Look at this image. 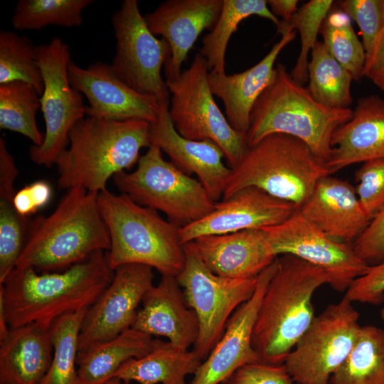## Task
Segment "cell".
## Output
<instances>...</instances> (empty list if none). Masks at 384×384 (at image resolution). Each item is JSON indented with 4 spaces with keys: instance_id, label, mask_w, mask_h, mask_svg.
I'll return each instance as SVG.
<instances>
[{
    "instance_id": "6da1fadb",
    "label": "cell",
    "mask_w": 384,
    "mask_h": 384,
    "mask_svg": "<svg viewBox=\"0 0 384 384\" xmlns=\"http://www.w3.org/2000/svg\"><path fill=\"white\" fill-rule=\"evenodd\" d=\"M104 251L62 272L15 267L0 284L10 329L36 324L50 328L60 316L88 309L111 283Z\"/></svg>"
},
{
    "instance_id": "7a4b0ae2",
    "label": "cell",
    "mask_w": 384,
    "mask_h": 384,
    "mask_svg": "<svg viewBox=\"0 0 384 384\" xmlns=\"http://www.w3.org/2000/svg\"><path fill=\"white\" fill-rule=\"evenodd\" d=\"M150 123L139 119L110 120L86 116L69 134V144L55 164L60 188L99 193L111 177L137 164L139 151L149 147Z\"/></svg>"
},
{
    "instance_id": "3957f363",
    "label": "cell",
    "mask_w": 384,
    "mask_h": 384,
    "mask_svg": "<svg viewBox=\"0 0 384 384\" xmlns=\"http://www.w3.org/2000/svg\"><path fill=\"white\" fill-rule=\"evenodd\" d=\"M97 196L80 188L68 189L51 214L31 220L27 240L15 267L43 272L65 270L96 252L107 251L110 235Z\"/></svg>"
},
{
    "instance_id": "277c9868",
    "label": "cell",
    "mask_w": 384,
    "mask_h": 384,
    "mask_svg": "<svg viewBox=\"0 0 384 384\" xmlns=\"http://www.w3.org/2000/svg\"><path fill=\"white\" fill-rule=\"evenodd\" d=\"M326 284L328 277L318 267L291 255L278 257L252 334V346L261 361L284 363L314 319L312 297Z\"/></svg>"
},
{
    "instance_id": "5b68a950",
    "label": "cell",
    "mask_w": 384,
    "mask_h": 384,
    "mask_svg": "<svg viewBox=\"0 0 384 384\" xmlns=\"http://www.w3.org/2000/svg\"><path fill=\"white\" fill-rule=\"evenodd\" d=\"M352 115L351 108L335 109L319 103L279 63L273 80L252 109L247 147L270 134H287L306 144L326 164L331 154L334 134Z\"/></svg>"
},
{
    "instance_id": "8992f818",
    "label": "cell",
    "mask_w": 384,
    "mask_h": 384,
    "mask_svg": "<svg viewBox=\"0 0 384 384\" xmlns=\"http://www.w3.org/2000/svg\"><path fill=\"white\" fill-rule=\"evenodd\" d=\"M97 201L110 240L105 257L113 271L137 264L156 269L161 275L178 274L185 262L180 227L123 193L106 189L98 193Z\"/></svg>"
},
{
    "instance_id": "52a82bcc",
    "label": "cell",
    "mask_w": 384,
    "mask_h": 384,
    "mask_svg": "<svg viewBox=\"0 0 384 384\" xmlns=\"http://www.w3.org/2000/svg\"><path fill=\"white\" fill-rule=\"evenodd\" d=\"M328 175L326 164L303 142L287 134H272L247 147L232 168L222 199L255 186L299 208Z\"/></svg>"
},
{
    "instance_id": "ba28073f",
    "label": "cell",
    "mask_w": 384,
    "mask_h": 384,
    "mask_svg": "<svg viewBox=\"0 0 384 384\" xmlns=\"http://www.w3.org/2000/svg\"><path fill=\"white\" fill-rule=\"evenodd\" d=\"M113 181L121 193L164 213L180 228L201 220L215 206L198 179L164 159L161 149L153 145L140 156L134 171L117 174Z\"/></svg>"
},
{
    "instance_id": "9c48e42d",
    "label": "cell",
    "mask_w": 384,
    "mask_h": 384,
    "mask_svg": "<svg viewBox=\"0 0 384 384\" xmlns=\"http://www.w3.org/2000/svg\"><path fill=\"white\" fill-rule=\"evenodd\" d=\"M206 59L198 52L189 68L166 84L171 95L169 113L182 137L210 140L223 151L230 168L235 166L247 149L246 134L234 129L219 109L210 90Z\"/></svg>"
},
{
    "instance_id": "30bf717a",
    "label": "cell",
    "mask_w": 384,
    "mask_h": 384,
    "mask_svg": "<svg viewBox=\"0 0 384 384\" xmlns=\"http://www.w3.org/2000/svg\"><path fill=\"white\" fill-rule=\"evenodd\" d=\"M184 266L176 277L199 324L193 350L206 359L224 333L235 311L253 294L258 276L230 278L213 273L187 245Z\"/></svg>"
},
{
    "instance_id": "8fae6325",
    "label": "cell",
    "mask_w": 384,
    "mask_h": 384,
    "mask_svg": "<svg viewBox=\"0 0 384 384\" xmlns=\"http://www.w3.org/2000/svg\"><path fill=\"white\" fill-rule=\"evenodd\" d=\"M359 317L344 297L315 316L283 363L295 384L330 383L353 346Z\"/></svg>"
},
{
    "instance_id": "7c38bea8",
    "label": "cell",
    "mask_w": 384,
    "mask_h": 384,
    "mask_svg": "<svg viewBox=\"0 0 384 384\" xmlns=\"http://www.w3.org/2000/svg\"><path fill=\"white\" fill-rule=\"evenodd\" d=\"M37 52L44 82L41 107L46 132L40 146H31L29 156L36 164L50 168L68 147L70 132L86 115V106L82 94L70 82L68 43L53 37L48 43L38 46Z\"/></svg>"
},
{
    "instance_id": "4fadbf2b",
    "label": "cell",
    "mask_w": 384,
    "mask_h": 384,
    "mask_svg": "<svg viewBox=\"0 0 384 384\" xmlns=\"http://www.w3.org/2000/svg\"><path fill=\"white\" fill-rule=\"evenodd\" d=\"M112 23L116 38L112 71L134 90L169 103L170 93L161 74L171 55L167 41L150 31L137 0H124Z\"/></svg>"
},
{
    "instance_id": "5bb4252c",
    "label": "cell",
    "mask_w": 384,
    "mask_h": 384,
    "mask_svg": "<svg viewBox=\"0 0 384 384\" xmlns=\"http://www.w3.org/2000/svg\"><path fill=\"white\" fill-rule=\"evenodd\" d=\"M262 230L276 256L291 255L318 267L337 292L346 291L369 266L353 245L326 235L299 209L284 222Z\"/></svg>"
},
{
    "instance_id": "9a60e30c",
    "label": "cell",
    "mask_w": 384,
    "mask_h": 384,
    "mask_svg": "<svg viewBox=\"0 0 384 384\" xmlns=\"http://www.w3.org/2000/svg\"><path fill=\"white\" fill-rule=\"evenodd\" d=\"M154 278L153 269L143 265H124L114 270L111 283L85 313L78 354L132 328L137 307L154 286Z\"/></svg>"
},
{
    "instance_id": "2e32d148",
    "label": "cell",
    "mask_w": 384,
    "mask_h": 384,
    "mask_svg": "<svg viewBox=\"0 0 384 384\" xmlns=\"http://www.w3.org/2000/svg\"><path fill=\"white\" fill-rule=\"evenodd\" d=\"M299 208L250 186L215 203L214 210L201 220L180 228L183 245L206 235H224L246 230H261L279 225Z\"/></svg>"
},
{
    "instance_id": "e0dca14e",
    "label": "cell",
    "mask_w": 384,
    "mask_h": 384,
    "mask_svg": "<svg viewBox=\"0 0 384 384\" xmlns=\"http://www.w3.org/2000/svg\"><path fill=\"white\" fill-rule=\"evenodd\" d=\"M68 75L71 85L89 102L86 116L117 121L139 119L150 124L159 116V100L129 87L107 63L97 61L85 68L71 61Z\"/></svg>"
},
{
    "instance_id": "ac0fdd59",
    "label": "cell",
    "mask_w": 384,
    "mask_h": 384,
    "mask_svg": "<svg viewBox=\"0 0 384 384\" xmlns=\"http://www.w3.org/2000/svg\"><path fill=\"white\" fill-rule=\"evenodd\" d=\"M277 265L278 257L258 275L252 296L228 319L223 334L189 384H222L243 366L261 361L252 346L253 329L262 297Z\"/></svg>"
},
{
    "instance_id": "d6986e66",
    "label": "cell",
    "mask_w": 384,
    "mask_h": 384,
    "mask_svg": "<svg viewBox=\"0 0 384 384\" xmlns=\"http://www.w3.org/2000/svg\"><path fill=\"white\" fill-rule=\"evenodd\" d=\"M169 103H161L157 120L150 124L151 145L159 147L184 174H195L212 200L223 198L232 169L223 162L221 149L210 140L195 141L180 135L169 113Z\"/></svg>"
},
{
    "instance_id": "ffe728a7",
    "label": "cell",
    "mask_w": 384,
    "mask_h": 384,
    "mask_svg": "<svg viewBox=\"0 0 384 384\" xmlns=\"http://www.w3.org/2000/svg\"><path fill=\"white\" fill-rule=\"evenodd\" d=\"M223 0H169L144 16L150 31L169 44L164 64L166 79L177 78L188 53L204 29L211 31L220 14Z\"/></svg>"
},
{
    "instance_id": "44dd1931",
    "label": "cell",
    "mask_w": 384,
    "mask_h": 384,
    "mask_svg": "<svg viewBox=\"0 0 384 384\" xmlns=\"http://www.w3.org/2000/svg\"><path fill=\"white\" fill-rule=\"evenodd\" d=\"M132 328L151 336H162L171 343L189 349L198 335L195 311L188 305L176 277L162 275L145 294Z\"/></svg>"
},
{
    "instance_id": "7402d4cb",
    "label": "cell",
    "mask_w": 384,
    "mask_h": 384,
    "mask_svg": "<svg viewBox=\"0 0 384 384\" xmlns=\"http://www.w3.org/2000/svg\"><path fill=\"white\" fill-rule=\"evenodd\" d=\"M186 245L213 273L230 278L257 277L277 257L262 229L202 236Z\"/></svg>"
},
{
    "instance_id": "603a6c76",
    "label": "cell",
    "mask_w": 384,
    "mask_h": 384,
    "mask_svg": "<svg viewBox=\"0 0 384 384\" xmlns=\"http://www.w3.org/2000/svg\"><path fill=\"white\" fill-rule=\"evenodd\" d=\"M299 210L331 238L349 244L371 220L355 188L348 181L330 175L318 182Z\"/></svg>"
},
{
    "instance_id": "cb8c5ba5",
    "label": "cell",
    "mask_w": 384,
    "mask_h": 384,
    "mask_svg": "<svg viewBox=\"0 0 384 384\" xmlns=\"http://www.w3.org/2000/svg\"><path fill=\"white\" fill-rule=\"evenodd\" d=\"M331 146L326 163L330 174L357 163L384 159V99L375 95L361 97L351 119L334 134Z\"/></svg>"
},
{
    "instance_id": "d4e9b609",
    "label": "cell",
    "mask_w": 384,
    "mask_h": 384,
    "mask_svg": "<svg viewBox=\"0 0 384 384\" xmlns=\"http://www.w3.org/2000/svg\"><path fill=\"white\" fill-rule=\"evenodd\" d=\"M295 37L294 31L282 35L260 61L245 71L234 75L209 72L210 90L222 100L226 118L236 131L247 134L252 109L274 79L277 58Z\"/></svg>"
},
{
    "instance_id": "484cf974",
    "label": "cell",
    "mask_w": 384,
    "mask_h": 384,
    "mask_svg": "<svg viewBox=\"0 0 384 384\" xmlns=\"http://www.w3.org/2000/svg\"><path fill=\"white\" fill-rule=\"evenodd\" d=\"M53 353L50 328L30 324L10 329L0 340V384H40Z\"/></svg>"
},
{
    "instance_id": "4316f807",
    "label": "cell",
    "mask_w": 384,
    "mask_h": 384,
    "mask_svg": "<svg viewBox=\"0 0 384 384\" xmlns=\"http://www.w3.org/2000/svg\"><path fill=\"white\" fill-rule=\"evenodd\" d=\"M202 361L193 349L155 339L154 346L148 353L127 361L114 378L127 383L189 384L186 377L194 375Z\"/></svg>"
},
{
    "instance_id": "83f0119b",
    "label": "cell",
    "mask_w": 384,
    "mask_h": 384,
    "mask_svg": "<svg viewBox=\"0 0 384 384\" xmlns=\"http://www.w3.org/2000/svg\"><path fill=\"white\" fill-rule=\"evenodd\" d=\"M155 339L130 328L117 336L96 344L77 358L79 384H105L131 358H141L154 347Z\"/></svg>"
},
{
    "instance_id": "f1b7e54d",
    "label": "cell",
    "mask_w": 384,
    "mask_h": 384,
    "mask_svg": "<svg viewBox=\"0 0 384 384\" xmlns=\"http://www.w3.org/2000/svg\"><path fill=\"white\" fill-rule=\"evenodd\" d=\"M18 175L6 144H0V284L15 267L26 245L31 220L15 208L14 183Z\"/></svg>"
},
{
    "instance_id": "f546056e",
    "label": "cell",
    "mask_w": 384,
    "mask_h": 384,
    "mask_svg": "<svg viewBox=\"0 0 384 384\" xmlns=\"http://www.w3.org/2000/svg\"><path fill=\"white\" fill-rule=\"evenodd\" d=\"M251 16L267 18L277 27L280 21L265 0H223L220 16L210 32L202 39L199 53L206 59L209 72L225 74V53L229 40L239 23Z\"/></svg>"
},
{
    "instance_id": "4dcf8cb0",
    "label": "cell",
    "mask_w": 384,
    "mask_h": 384,
    "mask_svg": "<svg viewBox=\"0 0 384 384\" xmlns=\"http://www.w3.org/2000/svg\"><path fill=\"white\" fill-rule=\"evenodd\" d=\"M331 384H384V330L360 327L353 346Z\"/></svg>"
},
{
    "instance_id": "1f68e13d",
    "label": "cell",
    "mask_w": 384,
    "mask_h": 384,
    "mask_svg": "<svg viewBox=\"0 0 384 384\" xmlns=\"http://www.w3.org/2000/svg\"><path fill=\"white\" fill-rule=\"evenodd\" d=\"M308 80L307 89L319 103L335 109L350 108L352 76L322 41H318L311 52Z\"/></svg>"
},
{
    "instance_id": "d6a6232c",
    "label": "cell",
    "mask_w": 384,
    "mask_h": 384,
    "mask_svg": "<svg viewBox=\"0 0 384 384\" xmlns=\"http://www.w3.org/2000/svg\"><path fill=\"white\" fill-rule=\"evenodd\" d=\"M40 94L29 83L13 81L0 85V128L18 132L40 146L44 134L36 114L41 107Z\"/></svg>"
},
{
    "instance_id": "836d02e7",
    "label": "cell",
    "mask_w": 384,
    "mask_h": 384,
    "mask_svg": "<svg viewBox=\"0 0 384 384\" xmlns=\"http://www.w3.org/2000/svg\"><path fill=\"white\" fill-rule=\"evenodd\" d=\"M87 310L65 314L50 326L53 358L40 384H79L77 368L79 336Z\"/></svg>"
},
{
    "instance_id": "e575fe53",
    "label": "cell",
    "mask_w": 384,
    "mask_h": 384,
    "mask_svg": "<svg viewBox=\"0 0 384 384\" xmlns=\"http://www.w3.org/2000/svg\"><path fill=\"white\" fill-rule=\"evenodd\" d=\"M92 0H20L11 23L16 30H41L48 26H80L82 11Z\"/></svg>"
},
{
    "instance_id": "d590c367",
    "label": "cell",
    "mask_w": 384,
    "mask_h": 384,
    "mask_svg": "<svg viewBox=\"0 0 384 384\" xmlns=\"http://www.w3.org/2000/svg\"><path fill=\"white\" fill-rule=\"evenodd\" d=\"M351 21L340 8L332 7L322 23L320 34L329 52L350 73L353 80L358 81L364 77L366 54Z\"/></svg>"
},
{
    "instance_id": "8d00e7d4",
    "label": "cell",
    "mask_w": 384,
    "mask_h": 384,
    "mask_svg": "<svg viewBox=\"0 0 384 384\" xmlns=\"http://www.w3.org/2000/svg\"><path fill=\"white\" fill-rule=\"evenodd\" d=\"M22 81L33 85L40 95L44 82L38 63L37 46L24 36L0 32V85Z\"/></svg>"
},
{
    "instance_id": "74e56055",
    "label": "cell",
    "mask_w": 384,
    "mask_h": 384,
    "mask_svg": "<svg viewBox=\"0 0 384 384\" xmlns=\"http://www.w3.org/2000/svg\"><path fill=\"white\" fill-rule=\"evenodd\" d=\"M332 0H310L304 4L288 21H280L277 27L282 36L297 30L300 35L301 50L290 75L303 85L308 80L309 54L318 42L322 23L333 7Z\"/></svg>"
},
{
    "instance_id": "f35d334b",
    "label": "cell",
    "mask_w": 384,
    "mask_h": 384,
    "mask_svg": "<svg viewBox=\"0 0 384 384\" xmlns=\"http://www.w3.org/2000/svg\"><path fill=\"white\" fill-rule=\"evenodd\" d=\"M338 5L359 28L366 68L374 59L384 36V0H341Z\"/></svg>"
},
{
    "instance_id": "ab89813d",
    "label": "cell",
    "mask_w": 384,
    "mask_h": 384,
    "mask_svg": "<svg viewBox=\"0 0 384 384\" xmlns=\"http://www.w3.org/2000/svg\"><path fill=\"white\" fill-rule=\"evenodd\" d=\"M355 178L356 194L372 219L384 208V159L363 162Z\"/></svg>"
},
{
    "instance_id": "60d3db41",
    "label": "cell",
    "mask_w": 384,
    "mask_h": 384,
    "mask_svg": "<svg viewBox=\"0 0 384 384\" xmlns=\"http://www.w3.org/2000/svg\"><path fill=\"white\" fill-rule=\"evenodd\" d=\"M222 384H295L284 363L262 361L243 366Z\"/></svg>"
},
{
    "instance_id": "b9f144b4",
    "label": "cell",
    "mask_w": 384,
    "mask_h": 384,
    "mask_svg": "<svg viewBox=\"0 0 384 384\" xmlns=\"http://www.w3.org/2000/svg\"><path fill=\"white\" fill-rule=\"evenodd\" d=\"M344 297L352 303L381 304L384 300V260L369 265L366 272L351 283Z\"/></svg>"
},
{
    "instance_id": "7bdbcfd3",
    "label": "cell",
    "mask_w": 384,
    "mask_h": 384,
    "mask_svg": "<svg viewBox=\"0 0 384 384\" xmlns=\"http://www.w3.org/2000/svg\"><path fill=\"white\" fill-rule=\"evenodd\" d=\"M353 247L357 255L368 265L384 260V208L373 216L354 240Z\"/></svg>"
},
{
    "instance_id": "ee69618b",
    "label": "cell",
    "mask_w": 384,
    "mask_h": 384,
    "mask_svg": "<svg viewBox=\"0 0 384 384\" xmlns=\"http://www.w3.org/2000/svg\"><path fill=\"white\" fill-rule=\"evenodd\" d=\"M51 197L50 185L46 181L39 180L17 191L14 198V204L21 215L28 218L45 207Z\"/></svg>"
},
{
    "instance_id": "f6af8a7d",
    "label": "cell",
    "mask_w": 384,
    "mask_h": 384,
    "mask_svg": "<svg viewBox=\"0 0 384 384\" xmlns=\"http://www.w3.org/2000/svg\"><path fill=\"white\" fill-rule=\"evenodd\" d=\"M364 77L384 93V36L374 59L364 70Z\"/></svg>"
},
{
    "instance_id": "bcb514c9",
    "label": "cell",
    "mask_w": 384,
    "mask_h": 384,
    "mask_svg": "<svg viewBox=\"0 0 384 384\" xmlns=\"http://www.w3.org/2000/svg\"><path fill=\"white\" fill-rule=\"evenodd\" d=\"M297 0H269L268 6L272 13L282 17V21H288L298 10Z\"/></svg>"
},
{
    "instance_id": "7dc6e473",
    "label": "cell",
    "mask_w": 384,
    "mask_h": 384,
    "mask_svg": "<svg viewBox=\"0 0 384 384\" xmlns=\"http://www.w3.org/2000/svg\"><path fill=\"white\" fill-rule=\"evenodd\" d=\"M10 331L7 321L3 293L0 291V340L4 338Z\"/></svg>"
},
{
    "instance_id": "c3c4849f",
    "label": "cell",
    "mask_w": 384,
    "mask_h": 384,
    "mask_svg": "<svg viewBox=\"0 0 384 384\" xmlns=\"http://www.w3.org/2000/svg\"><path fill=\"white\" fill-rule=\"evenodd\" d=\"M105 384H129V383H124L117 378H114L110 380L108 382H107Z\"/></svg>"
},
{
    "instance_id": "681fc988",
    "label": "cell",
    "mask_w": 384,
    "mask_h": 384,
    "mask_svg": "<svg viewBox=\"0 0 384 384\" xmlns=\"http://www.w3.org/2000/svg\"><path fill=\"white\" fill-rule=\"evenodd\" d=\"M381 316H382V319H383V320L384 321V308L381 311Z\"/></svg>"
}]
</instances>
